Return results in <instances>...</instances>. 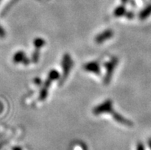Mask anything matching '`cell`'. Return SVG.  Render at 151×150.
Returning <instances> with one entry per match:
<instances>
[{"label":"cell","instance_id":"8","mask_svg":"<svg viewBox=\"0 0 151 150\" xmlns=\"http://www.w3.org/2000/svg\"><path fill=\"white\" fill-rule=\"evenodd\" d=\"M126 12V9L124 6H120L115 9L114 11V17H121L123 15H124Z\"/></svg>","mask_w":151,"mask_h":150},{"label":"cell","instance_id":"4","mask_svg":"<svg viewBox=\"0 0 151 150\" xmlns=\"http://www.w3.org/2000/svg\"><path fill=\"white\" fill-rule=\"evenodd\" d=\"M83 69L87 72H91L93 74L99 75L101 74L99 63L98 61H90L83 65Z\"/></svg>","mask_w":151,"mask_h":150},{"label":"cell","instance_id":"5","mask_svg":"<svg viewBox=\"0 0 151 150\" xmlns=\"http://www.w3.org/2000/svg\"><path fill=\"white\" fill-rule=\"evenodd\" d=\"M114 36V32L111 29H107L101 33H100L94 38V42L97 44H102L105 41L111 39Z\"/></svg>","mask_w":151,"mask_h":150},{"label":"cell","instance_id":"15","mask_svg":"<svg viewBox=\"0 0 151 150\" xmlns=\"http://www.w3.org/2000/svg\"><path fill=\"white\" fill-rule=\"evenodd\" d=\"M125 15H126V17L129 19H131L134 17V14H133L132 12H130V11H127V12H126Z\"/></svg>","mask_w":151,"mask_h":150},{"label":"cell","instance_id":"3","mask_svg":"<svg viewBox=\"0 0 151 150\" xmlns=\"http://www.w3.org/2000/svg\"><path fill=\"white\" fill-rule=\"evenodd\" d=\"M61 65H62V70H63L62 78H61V84H62L64 83V81L65 80V79L67 78L68 75L70 73V70L72 68L73 66V60L71 59V56H70L69 54H65L64 55L63 58H62Z\"/></svg>","mask_w":151,"mask_h":150},{"label":"cell","instance_id":"10","mask_svg":"<svg viewBox=\"0 0 151 150\" xmlns=\"http://www.w3.org/2000/svg\"><path fill=\"white\" fill-rule=\"evenodd\" d=\"M50 80L54 81V80H57L60 79V74L57 70H52L48 73V78Z\"/></svg>","mask_w":151,"mask_h":150},{"label":"cell","instance_id":"14","mask_svg":"<svg viewBox=\"0 0 151 150\" xmlns=\"http://www.w3.org/2000/svg\"><path fill=\"white\" fill-rule=\"evenodd\" d=\"M34 82L35 83V84L38 86H41L43 84V82H42V80H41L40 78H35V79L34 80Z\"/></svg>","mask_w":151,"mask_h":150},{"label":"cell","instance_id":"9","mask_svg":"<svg viewBox=\"0 0 151 150\" xmlns=\"http://www.w3.org/2000/svg\"><path fill=\"white\" fill-rule=\"evenodd\" d=\"M45 44L46 42L45 41V39H43L42 38H37L35 39H34V41H33V44H34L35 49H40Z\"/></svg>","mask_w":151,"mask_h":150},{"label":"cell","instance_id":"16","mask_svg":"<svg viewBox=\"0 0 151 150\" xmlns=\"http://www.w3.org/2000/svg\"><path fill=\"white\" fill-rule=\"evenodd\" d=\"M121 1H122L123 3H126V2H127V0H121Z\"/></svg>","mask_w":151,"mask_h":150},{"label":"cell","instance_id":"12","mask_svg":"<svg viewBox=\"0 0 151 150\" xmlns=\"http://www.w3.org/2000/svg\"><path fill=\"white\" fill-rule=\"evenodd\" d=\"M150 13H151V6H148L147 9H145L143 10V11L140 12V14L139 15V18L141 19H144L147 17L148 15H149Z\"/></svg>","mask_w":151,"mask_h":150},{"label":"cell","instance_id":"7","mask_svg":"<svg viewBox=\"0 0 151 150\" xmlns=\"http://www.w3.org/2000/svg\"><path fill=\"white\" fill-rule=\"evenodd\" d=\"M26 55L24 51H18L15 54L13 57V61L15 64H19V63H22L26 58Z\"/></svg>","mask_w":151,"mask_h":150},{"label":"cell","instance_id":"11","mask_svg":"<svg viewBox=\"0 0 151 150\" xmlns=\"http://www.w3.org/2000/svg\"><path fill=\"white\" fill-rule=\"evenodd\" d=\"M48 88H43L41 89L40 92H39V100H44L47 98L48 97Z\"/></svg>","mask_w":151,"mask_h":150},{"label":"cell","instance_id":"1","mask_svg":"<svg viewBox=\"0 0 151 150\" xmlns=\"http://www.w3.org/2000/svg\"><path fill=\"white\" fill-rule=\"evenodd\" d=\"M113 110V102L109 99L104 101L98 106H94L92 110V113L96 116H98L103 113H111Z\"/></svg>","mask_w":151,"mask_h":150},{"label":"cell","instance_id":"13","mask_svg":"<svg viewBox=\"0 0 151 150\" xmlns=\"http://www.w3.org/2000/svg\"><path fill=\"white\" fill-rule=\"evenodd\" d=\"M39 56H40L39 49H35V51L33 52L32 55V60L31 61H32L33 63H37L38 61V59H39Z\"/></svg>","mask_w":151,"mask_h":150},{"label":"cell","instance_id":"6","mask_svg":"<svg viewBox=\"0 0 151 150\" xmlns=\"http://www.w3.org/2000/svg\"><path fill=\"white\" fill-rule=\"evenodd\" d=\"M111 113V115H112V116H113L114 119L117 122L120 123L124 124V125H128V126L132 125V123H131L130 120H127L126 118H124L123 116H121V114L118 113L116 112V111H114V110H113Z\"/></svg>","mask_w":151,"mask_h":150},{"label":"cell","instance_id":"2","mask_svg":"<svg viewBox=\"0 0 151 150\" xmlns=\"http://www.w3.org/2000/svg\"><path fill=\"white\" fill-rule=\"evenodd\" d=\"M117 64H118V59L117 57H114V58L111 59V61H107L104 64V67L106 68V75L104 79V83L105 85L109 84V83L111 82L114 71Z\"/></svg>","mask_w":151,"mask_h":150}]
</instances>
